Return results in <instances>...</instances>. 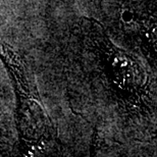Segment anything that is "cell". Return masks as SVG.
<instances>
[{
	"label": "cell",
	"mask_w": 157,
	"mask_h": 157,
	"mask_svg": "<svg viewBox=\"0 0 157 157\" xmlns=\"http://www.w3.org/2000/svg\"><path fill=\"white\" fill-rule=\"evenodd\" d=\"M2 58L13 76L17 95V127L20 138L28 149L45 150L55 141V131L38 95L35 83L17 54L2 44Z\"/></svg>",
	"instance_id": "1"
}]
</instances>
